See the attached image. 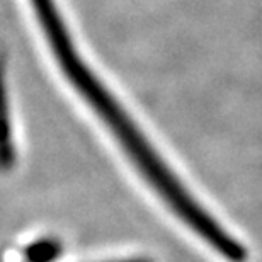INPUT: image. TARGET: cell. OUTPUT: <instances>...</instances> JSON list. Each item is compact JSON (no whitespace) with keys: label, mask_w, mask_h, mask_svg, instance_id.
<instances>
[{"label":"cell","mask_w":262,"mask_h":262,"mask_svg":"<svg viewBox=\"0 0 262 262\" xmlns=\"http://www.w3.org/2000/svg\"><path fill=\"white\" fill-rule=\"evenodd\" d=\"M39 28L43 29L46 43L67 80L94 114L106 124V128L126 151L135 169L172 209V213L222 257L230 262L247 260V249L237 238H233L182 186L179 177H176L169 165L160 159L124 107L99 80L83 56H80L72 34L67 31L61 14L46 15Z\"/></svg>","instance_id":"1"},{"label":"cell","mask_w":262,"mask_h":262,"mask_svg":"<svg viewBox=\"0 0 262 262\" xmlns=\"http://www.w3.org/2000/svg\"><path fill=\"white\" fill-rule=\"evenodd\" d=\"M61 254V244L56 238H41L26 247L28 262H53Z\"/></svg>","instance_id":"2"},{"label":"cell","mask_w":262,"mask_h":262,"mask_svg":"<svg viewBox=\"0 0 262 262\" xmlns=\"http://www.w3.org/2000/svg\"><path fill=\"white\" fill-rule=\"evenodd\" d=\"M113 262H151V260L143 259V257H133V259H123V260H113Z\"/></svg>","instance_id":"3"}]
</instances>
